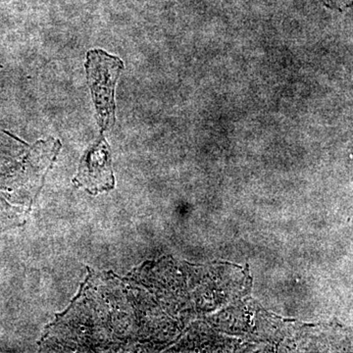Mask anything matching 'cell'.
I'll use <instances>...</instances> for the list:
<instances>
[{
	"label": "cell",
	"instance_id": "cell-1",
	"mask_svg": "<svg viewBox=\"0 0 353 353\" xmlns=\"http://www.w3.org/2000/svg\"><path fill=\"white\" fill-rule=\"evenodd\" d=\"M85 69L99 126L106 130L115 121V85L124 63L105 51L94 50L88 52Z\"/></svg>",
	"mask_w": 353,
	"mask_h": 353
},
{
	"label": "cell",
	"instance_id": "cell-2",
	"mask_svg": "<svg viewBox=\"0 0 353 353\" xmlns=\"http://www.w3.org/2000/svg\"><path fill=\"white\" fill-rule=\"evenodd\" d=\"M74 183L90 194H101L114 189L110 148L105 139L101 138L83 155Z\"/></svg>",
	"mask_w": 353,
	"mask_h": 353
}]
</instances>
